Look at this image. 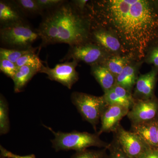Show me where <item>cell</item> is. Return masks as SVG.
Masks as SVG:
<instances>
[{"label": "cell", "mask_w": 158, "mask_h": 158, "mask_svg": "<svg viewBox=\"0 0 158 158\" xmlns=\"http://www.w3.org/2000/svg\"><path fill=\"white\" fill-rule=\"evenodd\" d=\"M158 74V69L154 67L149 72L138 77L132 94L135 101L145 100L155 96Z\"/></svg>", "instance_id": "obj_12"}, {"label": "cell", "mask_w": 158, "mask_h": 158, "mask_svg": "<svg viewBox=\"0 0 158 158\" xmlns=\"http://www.w3.org/2000/svg\"><path fill=\"white\" fill-rule=\"evenodd\" d=\"M86 12L91 27L105 29L118 38L123 55L143 62L158 45V1H89Z\"/></svg>", "instance_id": "obj_1"}, {"label": "cell", "mask_w": 158, "mask_h": 158, "mask_svg": "<svg viewBox=\"0 0 158 158\" xmlns=\"http://www.w3.org/2000/svg\"><path fill=\"white\" fill-rule=\"evenodd\" d=\"M53 133L54 138L51 140L52 147L56 152L74 150L81 151L90 147L107 148L110 143L102 141L98 133L91 134L87 132L73 131L70 132H56L52 128L45 126Z\"/></svg>", "instance_id": "obj_3"}, {"label": "cell", "mask_w": 158, "mask_h": 158, "mask_svg": "<svg viewBox=\"0 0 158 158\" xmlns=\"http://www.w3.org/2000/svg\"><path fill=\"white\" fill-rule=\"evenodd\" d=\"M108 158H131L123 151L116 138L113 136V140L107 148Z\"/></svg>", "instance_id": "obj_25"}, {"label": "cell", "mask_w": 158, "mask_h": 158, "mask_svg": "<svg viewBox=\"0 0 158 158\" xmlns=\"http://www.w3.org/2000/svg\"><path fill=\"white\" fill-rule=\"evenodd\" d=\"M111 56L99 46L89 40L69 46L68 52L61 61L72 59L78 62L82 61L91 66L102 63Z\"/></svg>", "instance_id": "obj_6"}, {"label": "cell", "mask_w": 158, "mask_h": 158, "mask_svg": "<svg viewBox=\"0 0 158 158\" xmlns=\"http://www.w3.org/2000/svg\"><path fill=\"white\" fill-rule=\"evenodd\" d=\"M38 73L39 70L31 66L23 65L18 68L12 79L14 82L15 92L17 93L22 91L27 83Z\"/></svg>", "instance_id": "obj_17"}, {"label": "cell", "mask_w": 158, "mask_h": 158, "mask_svg": "<svg viewBox=\"0 0 158 158\" xmlns=\"http://www.w3.org/2000/svg\"><path fill=\"white\" fill-rule=\"evenodd\" d=\"M158 118L152 121L137 125H131V131L141 137L150 148H158Z\"/></svg>", "instance_id": "obj_13"}, {"label": "cell", "mask_w": 158, "mask_h": 158, "mask_svg": "<svg viewBox=\"0 0 158 158\" xmlns=\"http://www.w3.org/2000/svg\"><path fill=\"white\" fill-rule=\"evenodd\" d=\"M142 63L133 61L127 65L121 73L116 77V85L121 86L132 93L133 88L138 77V69Z\"/></svg>", "instance_id": "obj_15"}, {"label": "cell", "mask_w": 158, "mask_h": 158, "mask_svg": "<svg viewBox=\"0 0 158 158\" xmlns=\"http://www.w3.org/2000/svg\"><path fill=\"white\" fill-rule=\"evenodd\" d=\"M91 21L71 2L47 11L38 29L42 46L57 43L78 45L90 40Z\"/></svg>", "instance_id": "obj_2"}, {"label": "cell", "mask_w": 158, "mask_h": 158, "mask_svg": "<svg viewBox=\"0 0 158 158\" xmlns=\"http://www.w3.org/2000/svg\"><path fill=\"white\" fill-rule=\"evenodd\" d=\"M91 73L104 93L111 90L116 85V77L102 63L91 65Z\"/></svg>", "instance_id": "obj_16"}, {"label": "cell", "mask_w": 158, "mask_h": 158, "mask_svg": "<svg viewBox=\"0 0 158 158\" xmlns=\"http://www.w3.org/2000/svg\"><path fill=\"white\" fill-rule=\"evenodd\" d=\"M131 125L152 121L158 118V100L155 96L145 100L135 101L128 113Z\"/></svg>", "instance_id": "obj_9"}, {"label": "cell", "mask_w": 158, "mask_h": 158, "mask_svg": "<svg viewBox=\"0 0 158 158\" xmlns=\"http://www.w3.org/2000/svg\"><path fill=\"white\" fill-rule=\"evenodd\" d=\"M129 110L117 105H107L101 117V127L98 132L100 135L104 133H114L123 117L127 116Z\"/></svg>", "instance_id": "obj_11"}, {"label": "cell", "mask_w": 158, "mask_h": 158, "mask_svg": "<svg viewBox=\"0 0 158 158\" xmlns=\"http://www.w3.org/2000/svg\"><path fill=\"white\" fill-rule=\"evenodd\" d=\"M10 130L9 108L8 102L2 94L0 96V134L6 135Z\"/></svg>", "instance_id": "obj_19"}, {"label": "cell", "mask_w": 158, "mask_h": 158, "mask_svg": "<svg viewBox=\"0 0 158 158\" xmlns=\"http://www.w3.org/2000/svg\"><path fill=\"white\" fill-rule=\"evenodd\" d=\"M138 158H158V148H150Z\"/></svg>", "instance_id": "obj_30"}, {"label": "cell", "mask_w": 158, "mask_h": 158, "mask_svg": "<svg viewBox=\"0 0 158 158\" xmlns=\"http://www.w3.org/2000/svg\"><path fill=\"white\" fill-rule=\"evenodd\" d=\"M78 62L75 60L56 65L51 68L44 65L40 73H45L51 81L59 82L68 89H71L79 80V74L76 68Z\"/></svg>", "instance_id": "obj_8"}, {"label": "cell", "mask_w": 158, "mask_h": 158, "mask_svg": "<svg viewBox=\"0 0 158 158\" xmlns=\"http://www.w3.org/2000/svg\"><path fill=\"white\" fill-rule=\"evenodd\" d=\"M39 38L37 30L25 22L2 27L0 30L1 42L13 49L32 48V44Z\"/></svg>", "instance_id": "obj_4"}, {"label": "cell", "mask_w": 158, "mask_h": 158, "mask_svg": "<svg viewBox=\"0 0 158 158\" xmlns=\"http://www.w3.org/2000/svg\"><path fill=\"white\" fill-rule=\"evenodd\" d=\"M0 150H1V156H3L6 158H36L35 156L33 154L25 156L18 155L7 150L2 145H1L0 147Z\"/></svg>", "instance_id": "obj_29"}, {"label": "cell", "mask_w": 158, "mask_h": 158, "mask_svg": "<svg viewBox=\"0 0 158 158\" xmlns=\"http://www.w3.org/2000/svg\"><path fill=\"white\" fill-rule=\"evenodd\" d=\"M107 105H117L123 106L130 110L132 107L135 101L125 99L114 92L112 89L105 92L102 95Z\"/></svg>", "instance_id": "obj_22"}, {"label": "cell", "mask_w": 158, "mask_h": 158, "mask_svg": "<svg viewBox=\"0 0 158 158\" xmlns=\"http://www.w3.org/2000/svg\"><path fill=\"white\" fill-rule=\"evenodd\" d=\"M18 69L15 63L7 59L0 58V70L7 76L13 79Z\"/></svg>", "instance_id": "obj_26"}, {"label": "cell", "mask_w": 158, "mask_h": 158, "mask_svg": "<svg viewBox=\"0 0 158 158\" xmlns=\"http://www.w3.org/2000/svg\"><path fill=\"white\" fill-rule=\"evenodd\" d=\"M144 62L148 64L154 65L158 70V45L154 47L149 51Z\"/></svg>", "instance_id": "obj_28"}, {"label": "cell", "mask_w": 158, "mask_h": 158, "mask_svg": "<svg viewBox=\"0 0 158 158\" xmlns=\"http://www.w3.org/2000/svg\"><path fill=\"white\" fill-rule=\"evenodd\" d=\"M37 48H32L26 49L13 48H0V58L7 59L15 64L18 60L26 54L36 52Z\"/></svg>", "instance_id": "obj_20"}, {"label": "cell", "mask_w": 158, "mask_h": 158, "mask_svg": "<svg viewBox=\"0 0 158 158\" xmlns=\"http://www.w3.org/2000/svg\"><path fill=\"white\" fill-rule=\"evenodd\" d=\"M15 65L18 68L23 65L34 67L39 70V73L44 65L42 61L35 52L26 54L18 60Z\"/></svg>", "instance_id": "obj_23"}, {"label": "cell", "mask_w": 158, "mask_h": 158, "mask_svg": "<svg viewBox=\"0 0 158 158\" xmlns=\"http://www.w3.org/2000/svg\"><path fill=\"white\" fill-rule=\"evenodd\" d=\"M113 134L123 151L131 158H138L150 148L141 137L120 124Z\"/></svg>", "instance_id": "obj_7"}, {"label": "cell", "mask_w": 158, "mask_h": 158, "mask_svg": "<svg viewBox=\"0 0 158 158\" xmlns=\"http://www.w3.org/2000/svg\"><path fill=\"white\" fill-rule=\"evenodd\" d=\"M157 138H158V129H157Z\"/></svg>", "instance_id": "obj_31"}, {"label": "cell", "mask_w": 158, "mask_h": 158, "mask_svg": "<svg viewBox=\"0 0 158 158\" xmlns=\"http://www.w3.org/2000/svg\"><path fill=\"white\" fill-rule=\"evenodd\" d=\"M23 15L13 1H0L1 27L24 22Z\"/></svg>", "instance_id": "obj_14"}, {"label": "cell", "mask_w": 158, "mask_h": 158, "mask_svg": "<svg viewBox=\"0 0 158 158\" xmlns=\"http://www.w3.org/2000/svg\"><path fill=\"white\" fill-rule=\"evenodd\" d=\"M133 60L123 55H113L108 57L102 64L105 65L112 73L116 77L121 73L123 69Z\"/></svg>", "instance_id": "obj_18"}, {"label": "cell", "mask_w": 158, "mask_h": 158, "mask_svg": "<svg viewBox=\"0 0 158 158\" xmlns=\"http://www.w3.org/2000/svg\"><path fill=\"white\" fill-rule=\"evenodd\" d=\"M38 6L43 11L51 10L56 8L64 2L63 0H36Z\"/></svg>", "instance_id": "obj_27"}, {"label": "cell", "mask_w": 158, "mask_h": 158, "mask_svg": "<svg viewBox=\"0 0 158 158\" xmlns=\"http://www.w3.org/2000/svg\"><path fill=\"white\" fill-rule=\"evenodd\" d=\"M90 40L111 56L123 55L120 42L116 36L105 29L91 27Z\"/></svg>", "instance_id": "obj_10"}, {"label": "cell", "mask_w": 158, "mask_h": 158, "mask_svg": "<svg viewBox=\"0 0 158 158\" xmlns=\"http://www.w3.org/2000/svg\"></svg>", "instance_id": "obj_33"}, {"label": "cell", "mask_w": 158, "mask_h": 158, "mask_svg": "<svg viewBox=\"0 0 158 158\" xmlns=\"http://www.w3.org/2000/svg\"><path fill=\"white\" fill-rule=\"evenodd\" d=\"M107 148L101 150L85 149L76 152L70 158H108Z\"/></svg>", "instance_id": "obj_24"}, {"label": "cell", "mask_w": 158, "mask_h": 158, "mask_svg": "<svg viewBox=\"0 0 158 158\" xmlns=\"http://www.w3.org/2000/svg\"><path fill=\"white\" fill-rule=\"evenodd\" d=\"M1 158H6L4 157L3 156H1Z\"/></svg>", "instance_id": "obj_32"}, {"label": "cell", "mask_w": 158, "mask_h": 158, "mask_svg": "<svg viewBox=\"0 0 158 158\" xmlns=\"http://www.w3.org/2000/svg\"><path fill=\"white\" fill-rule=\"evenodd\" d=\"M71 100L82 118L96 131L102 114L107 106L103 97L74 91L71 95Z\"/></svg>", "instance_id": "obj_5"}, {"label": "cell", "mask_w": 158, "mask_h": 158, "mask_svg": "<svg viewBox=\"0 0 158 158\" xmlns=\"http://www.w3.org/2000/svg\"><path fill=\"white\" fill-rule=\"evenodd\" d=\"M12 1L23 14L42 15L44 12L40 8L36 0H15Z\"/></svg>", "instance_id": "obj_21"}]
</instances>
